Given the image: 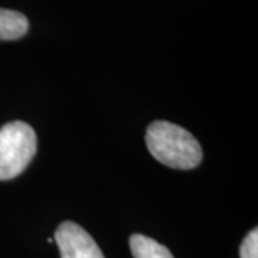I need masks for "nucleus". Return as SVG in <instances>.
<instances>
[{
  "mask_svg": "<svg viewBox=\"0 0 258 258\" xmlns=\"http://www.w3.org/2000/svg\"><path fill=\"white\" fill-rule=\"evenodd\" d=\"M148 151L161 164L174 169H192L203 161V148L191 132L166 120H155L147 129Z\"/></svg>",
  "mask_w": 258,
  "mask_h": 258,
  "instance_id": "1",
  "label": "nucleus"
},
{
  "mask_svg": "<svg viewBox=\"0 0 258 258\" xmlns=\"http://www.w3.org/2000/svg\"><path fill=\"white\" fill-rule=\"evenodd\" d=\"M36 134L22 120L0 128V181L20 175L36 155Z\"/></svg>",
  "mask_w": 258,
  "mask_h": 258,
  "instance_id": "2",
  "label": "nucleus"
},
{
  "mask_svg": "<svg viewBox=\"0 0 258 258\" xmlns=\"http://www.w3.org/2000/svg\"><path fill=\"white\" fill-rule=\"evenodd\" d=\"M55 241L60 258H105L92 237L75 222H62L55 232Z\"/></svg>",
  "mask_w": 258,
  "mask_h": 258,
  "instance_id": "3",
  "label": "nucleus"
},
{
  "mask_svg": "<svg viewBox=\"0 0 258 258\" xmlns=\"http://www.w3.org/2000/svg\"><path fill=\"white\" fill-rule=\"evenodd\" d=\"M28 30L29 20L23 13L0 8V40H16Z\"/></svg>",
  "mask_w": 258,
  "mask_h": 258,
  "instance_id": "4",
  "label": "nucleus"
},
{
  "mask_svg": "<svg viewBox=\"0 0 258 258\" xmlns=\"http://www.w3.org/2000/svg\"><path fill=\"white\" fill-rule=\"evenodd\" d=\"M134 258H174L165 245L142 234H134L129 240Z\"/></svg>",
  "mask_w": 258,
  "mask_h": 258,
  "instance_id": "5",
  "label": "nucleus"
},
{
  "mask_svg": "<svg viewBox=\"0 0 258 258\" xmlns=\"http://www.w3.org/2000/svg\"><path fill=\"white\" fill-rule=\"evenodd\" d=\"M241 258H258V231H249L240 248Z\"/></svg>",
  "mask_w": 258,
  "mask_h": 258,
  "instance_id": "6",
  "label": "nucleus"
}]
</instances>
